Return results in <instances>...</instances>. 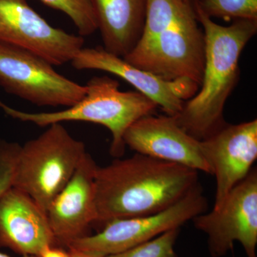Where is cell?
Returning <instances> with one entry per match:
<instances>
[{"instance_id": "6da1fadb", "label": "cell", "mask_w": 257, "mask_h": 257, "mask_svg": "<svg viewBox=\"0 0 257 257\" xmlns=\"http://www.w3.org/2000/svg\"><path fill=\"white\" fill-rule=\"evenodd\" d=\"M197 171L136 153L95 175L96 223L151 215L168 209L199 185Z\"/></svg>"}, {"instance_id": "7a4b0ae2", "label": "cell", "mask_w": 257, "mask_h": 257, "mask_svg": "<svg viewBox=\"0 0 257 257\" xmlns=\"http://www.w3.org/2000/svg\"><path fill=\"white\" fill-rule=\"evenodd\" d=\"M192 3L204 32V72L199 91L175 117L186 133L202 141L226 124L224 106L237 84L240 55L256 35L257 21L234 20L223 26L204 14L197 0Z\"/></svg>"}, {"instance_id": "3957f363", "label": "cell", "mask_w": 257, "mask_h": 257, "mask_svg": "<svg viewBox=\"0 0 257 257\" xmlns=\"http://www.w3.org/2000/svg\"><path fill=\"white\" fill-rule=\"evenodd\" d=\"M124 59L165 80L189 79L200 87L204 35L192 0H147L143 33Z\"/></svg>"}, {"instance_id": "277c9868", "label": "cell", "mask_w": 257, "mask_h": 257, "mask_svg": "<svg viewBox=\"0 0 257 257\" xmlns=\"http://www.w3.org/2000/svg\"><path fill=\"white\" fill-rule=\"evenodd\" d=\"M87 92L77 104L53 112L30 113L18 110L0 101V108L13 119L40 126L62 121H80L102 125L112 137L110 155L116 158L125 152L124 134L135 121L154 114L158 106L138 91L123 92L119 83L108 77H94L87 84Z\"/></svg>"}, {"instance_id": "5b68a950", "label": "cell", "mask_w": 257, "mask_h": 257, "mask_svg": "<svg viewBox=\"0 0 257 257\" xmlns=\"http://www.w3.org/2000/svg\"><path fill=\"white\" fill-rule=\"evenodd\" d=\"M86 152L84 144L61 123L49 125L40 136L20 147L13 187L30 196L46 212Z\"/></svg>"}, {"instance_id": "8992f818", "label": "cell", "mask_w": 257, "mask_h": 257, "mask_svg": "<svg viewBox=\"0 0 257 257\" xmlns=\"http://www.w3.org/2000/svg\"><path fill=\"white\" fill-rule=\"evenodd\" d=\"M40 55L0 42V86L5 92L40 106L69 107L87 92Z\"/></svg>"}, {"instance_id": "52a82bcc", "label": "cell", "mask_w": 257, "mask_h": 257, "mask_svg": "<svg viewBox=\"0 0 257 257\" xmlns=\"http://www.w3.org/2000/svg\"><path fill=\"white\" fill-rule=\"evenodd\" d=\"M207 209V199L199 184L165 210L151 215L114 219L104 224L97 234L74 240L67 248L97 257L114 254L155 239L166 231L180 229Z\"/></svg>"}, {"instance_id": "ba28073f", "label": "cell", "mask_w": 257, "mask_h": 257, "mask_svg": "<svg viewBox=\"0 0 257 257\" xmlns=\"http://www.w3.org/2000/svg\"><path fill=\"white\" fill-rule=\"evenodd\" d=\"M194 226L208 236L211 254L224 256L239 241L248 257H256L257 172L253 168L227 194L221 205L194 219Z\"/></svg>"}, {"instance_id": "9c48e42d", "label": "cell", "mask_w": 257, "mask_h": 257, "mask_svg": "<svg viewBox=\"0 0 257 257\" xmlns=\"http://www.w3.org/2000/svg\"><path fill=\"white\" fill-rule=\"evenodd\" d=\"M0 42L31 51L60 66L71 62L84 37L52 26L27 0H0Z\"/></svg>"}, {"instance_id": "30bf717a", "label": "cell", "mask_w": 257, "mask_h": 257, "mask_svg": "<svg viewBox=\"0 0 257 257\" xmlns=\"http://www.w3.org/2000/svg\"><path fill=\"white\" fill-rule=\"evenodd\" d=\"M71 63L79 70L94 69L117 76L155 101L165 114L170 116H177L186 101L195 95L200 88L189 79L165 80L128 63L122 57L113 55L101 46L83 47Z\"/></svg>"}, {"instance_id": "8fae6325", "label": "cell", "mask_w": 257, "mask_h": 257, "mask_svg": "<svg viewBox=\"0 0 257 257\" xmlns=\"http://www.w3.org/2000/svg\"><path fill=\"white\" fill-rule=\"evenodd\" d=\"M203 155L215 176L216 209L252 170L257 159V120L228 124L200 141Z\"/></svg>"}, {"instance_id": "7c38bea8", "label": "cell", "mask_w": 257, "mask_h": 257, "mask_svg": "<svg viewBox=\"0 0 257 257\" xmlns=\"http://www.w3.org/2000/svg\"><path fill=\"white\" fill-rule=\"evenodd\" d=\"M124 141L126 147L136 153L212 175L201 150L200 141L186 133L175 116H144L127 128Z\"/></svg>"}, {"instance_id": "4fadbf2b", "label": "cell", "mask_w": 257, "mask_h": 257, "mask_svg": "<svg viewBox=\"0 0 257 257\" xmlns=\"http://www.w3.org/2000/svg\"><path fill=\"white\" fill-rule=\"evenodd\" d=\"M97 165L86 152L72 178L46 211L57 246L67 248L74 240L89 235L96 223L95 175Z\"/></svg>"}, {"instance_id": "5bb4252c", "label": "cell", "mask_w": 257, "mask_h": 257, "mask_svg": "<svg viewBox=\"0 0 257 257\" xmlns=\"http://www.w3.org/2000/svg\"><path fill=\"white\" fill-rule=\"evenodd\" d=\"M57 246L47 214L30 196L12 187L0 199V247L40 256Z\"/></svg>"}, {"instance_id": "9a60e30c", "label": "cell", "mask_w": 257, "mask_h": 257, "mask_svg": "<svg viewBox=\"0 0 257 257\" xmlns=\"http://www.w3.org/2000/svg\"><path fill=\"white\" fill-rule=\"evenodd\" d=\"M103 48L126 57L137 45L145 26L147 0H92Z\"/></svg>"}, {"instance_id": "2e32d148", "label": "cell", "mask_w": 257, "mask_h": 257, "mask_svg": "<svg viewBox=\"0 0 257 257\" xmlns=\"http://www.w3.org/2000/svg\"><path fill=\"white\" fill-rule=\"evenodd\" d=\"M52 9L62 12L71 19L83 37L98 30L97 19L92 0H40Z\"/></svg>"}, {"instance_id": "e0dca14e", "label": "cell", "mask_w": 257, "mask_h": 257, "mask_svg": "<svg viewBox=\"0 0 257 257\" xmlns=\"http://www.w3.org/2000/svg\"><path fill=\"white\" fill-rule=\"evenodd\" d=\"M198 5L209 18L225 21H257V0H197Z\"/></svg>"}, {"instance_id": "ac0fdd59", "label": "cell", "mask_w": 257, "mask_h": 257, "mask_svg": "<svg viewBox=\"0 0 257 257\" xmlns=\"http://www.w3.org/2000/svg\"><path fill=\"white\" fill-rule=\"evenodd\" d=\"M179 233V229L170 230L147 242L104 257H178L175 245Z\"/></svg>"}, {"instance_id": "d6986e66", "label": "cell", "mask_w": 257, "mask_h": 257, "mask_svg": "<svg viewBox=\"0 0 257 257\" xmlns=\"http://www.w3.org/2000/svg\"><path fill=\"white\" fill-rule=\"evenodd\" d=\"M20 147L18 143L0 139V199L13 187Z\"/></svg>"}, {"instance_id": "ffe728a7", "label": "cell", "mask_w": 257, "mask_h": 257, "mask_svg": "<svg viewBox=\"0 0 257 257\" xmlns=\"http://www.w3.org/2000/svg\"><path fill=\"white\" fill-rule=\"evenodd\" d=\"M39 257H69L68 249L60 246H47L42 250Z\"/></svg>"}, {"instance_id": "44dd1931", "label": "cell", "mask_w": 257, "mask_h": 257, "mask_svg": "<svg viewBox=\"0 0 257 257\" xmlns=\"http://www.w3.org/2000/svg\"><path fill=\"white\" fill-rule=\"evenodd\" d=\"M67 249L69 251V257H97L74 248H69Z\"/></svg>"}, {"instance_id": "7402d4cb", "label": "cell", "mask_w": 257, "mask_h": 257, "mask_svg": "<svg viewBox=\"0 0 257 257\" xmlns=\"http://www.w3.org/2000/svg\"><path fill=\"white\" fill-rule=\"evenodd\" d=\"M0 257H12V256H9V255L6 254V253L0 252ZM21 257H38V256H32V255H23V256H21Z\"/></svg>"}, {"instance_id": "603a6c76", "label": "cell", "mask_w": 257, "mask_h": 257, "mask_svg": "<svg viewBox=\"0 0 257 257\" xmlns=\"http://www.w3.org/2000/svg\"><path fill=\"white\" fill-rule=\"evenodd\" d=\"M180 1L184 2V3H188L190 0H180Z\"/></svg>"}]
</instances>
